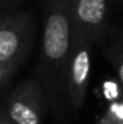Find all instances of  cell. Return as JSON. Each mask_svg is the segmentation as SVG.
<instances>
[{"mask_svg": "<svg viewBox=\"0 0 123 124\" xmlns=\"http://www.w3.org/2000/svg\"><path fill=\"white\" fill-rule=\"evenodd\" d=\"M122 38H123V35H122Z\"/></svg>", "mask_w": 123, "mask_h": 124, "instance_id": "12", "label": "cell"}, {"mask_svg": "<svg viewBox=\"0 0 123 124\" xmlns=\"http://www.w3.org/2000/svg\"><path fill=\"white\" fill-rule=\"evenodd\" d=\"M97 124H123V102H114Z\"/></svg>", "mask_w": 123, "mask_h": 124, "instance_id": "7", "label": "cell"}, {"mask_svg": "<svg viewBox=\"0 0 123 124\" xmlns=\"http://www.w3.org/2000/svg\"><path fill=\"white\" fill-rule=\"evenodd\" d=\"M74 32L90 43L103 40L109 28L110 0H68Z\"/></svg>", "mask_w": 123, "mask_h": 124, "instance_id": "5", "label": "cell"}, {"mask_svg": "<svg viewBox=\"0 0 123 124\" xmlns=\"http://www.w3.org/2000/svg\"><path fill=\"white\" fill-rule=\"evenodd\" d=\"M122 3H123V0H122Z\"/></svg>", "mask_w": 123, "mask_h": 124, "instance_id": "11", "label": "cell"}, {"mask_svg": "<svg viewBox=\"0 0 123 124\" xmlns=\"http://www.w3.org/2000/svg\"><path fill=\"white\" fill-rule=\"evenodd\" d=\"M0 124H15L10 117L7 116L6 110H4V105H0Z\"/></svg>", "mask_w": 123, "mask_h": 124, "instance_id": "9", "label": "cell"}, {"mask_svg": "<svg viewBox=\"0 0 123 124\" xmlns=\"http://www.w3.org/2000/svg\"><path fill=\"white\" fill-rule=\"evenodd\" d=\"M74 39L68 0L45 1L44 38L36 62V78L42 82L51 108L60 116L67 105L65 74Z\"/></svg>", "mask_w": 123, "mask_h": 124, "instance_id": "1", "label": "cell"}, {"mask_svg": "<svg viewBox=\"0 0 123 124\" xmlns=\"http://www.w3.org/2000/svg\"><path fill=\"white\" fill-rule=\"evenodd\" d=\"M91 48L93 43L74 32L72 48L65 74L67 105L74 114H78L87 97L91 72Z\"/></svg>", "mask_w": 123, "mask_h": 124, "instance_id": "4", "label": "cell"}, {"mask_svg": "<svg viewBox=\"0 0 123 124\" xmlns=\"http://www.w3.org/2000/svg\"><path fill=\"white\" fill-rule=\"evenodd\" d=\"M23 0H0V6H12V4H18Z\"/></svg>", "mask_w": 123, "mask_h": 124, "instance_id": "10", "label": "cell"}, {"mask_svg": "<svg viewBox=\"0 0 123 124\" xmlns=\"http://www.w3.org/2000/svg\"><path fill=\"white\" fill-rule=\"evenodd\" d=\"M104 56L107 58V61L112 63V66L114 68L119 81L123 85V38L122 35L112 40L107 46H104Z\"/></svg>", "mask_w": 123, "mask_h": 124, "instance_id": "6", "label": "cell"}, {"mask_svg": "<svg viewBox=\"0 0 123 124\" xmlns=\"http://www.w3.org/2000/svg\"><path fill=\"white\" fill-rule=\"evenodd\" d=\"M19 63H0V90H3L15 77Z\"/></svg>", "mask_w": 123, "mask_h": 124, "instance_id": "8", "label": "cell"}, {"mask_svg": "<svg viewBox=\"0 0 123 124\" xmlns=\"http://www.w3.org/2000/svg\"><path fill=\"white\" fill-rule=\"evenodd\" d=\"M35 17L20 10L0 17V63H22L32 48Z\"/></svg>", "mask_w": 123, "mask_h": 124, "instance_id": "2", "label": "cell"}, {"mask_svg": "<svg viewBox=\"0 0 123 124\" xmlns=\"http://www.w3.org/2000/svg\"><path fill=\"white\" fill-rule=\"evenodd\" d=\"M48 104L42 82L31 77L13 88L3 105L15 124H44Z\"/></svg>", "mask_w": 123, "mask_h": 124, "instance_id": "3", "label": "cell"}]
</instances>
